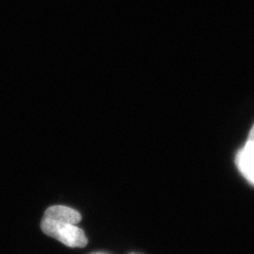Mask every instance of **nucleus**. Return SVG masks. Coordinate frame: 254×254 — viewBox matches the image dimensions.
<instances>
[{"label": "nucleus", "instance_id": "f257e3e1", "mask_svg": "<svg viewBox=\"0 0 254 254\" xmlns=\"http://www.w3.org/2000/svg\"><path fill=\"white\" fill-rule=\"evenodd\" d=\"M82 216L65 205H52L45 212L42 231L71 248H84L88 243L82 229L76 227Z\"/></svg>", "mask_w": 254, "mask_h": 254}, {"label": "nucleus", "instance_id": "7ed1b4c3", "mask_svg": "<svg viewBox=\"0 0 254 254\" xmlns=\"http://www.w3.org/2000/svg\"><path fill=\"white\" fill-rule=\"evenodd\" d=\"M131 254H137V253H131Z\"/></svg>", "mask_w": 254, "mask_h": 254}, {"label": "nucleus", "instance_id": "f03ea898", "mask_svg": "<svg viewBox=\"0 0 254 254\" xmlns=\"http://www.w3.org/2000/svg\"><path fill=\"white\" fill-rule=\"evenodd\" d=\"M236 165L243 176L254 186V125L245 146L236 155Z\"/></svg>", "mask_w": 254, "mask_h": 254}]
</instances>
